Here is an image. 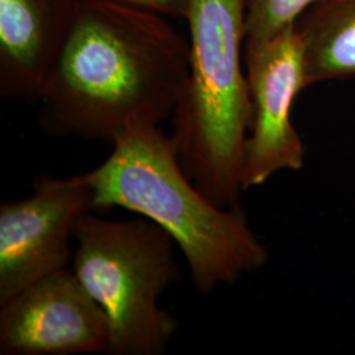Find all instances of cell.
I'll use <instances>...</instances> for the list:
<instances>
[{
  "mask_svg": "<svg viewBox=\"0 0 355 355\" xmlns=\"http://www.w3.org/2000/svg\"><path fill=\"white\" fill-rule=\"evenodd\" d=\"M166 19L80 0L38 98L44 132L112 145L133 124L171 117L187 83L190 48Z\"/></svg>",
  "mask_w": 355,
  "mask_h": 355,
  "instance_id": "6da1fadb",
  "label": "cell"
},
{
  "mask_svg": "<svg viewBox=\"0 0 355 355\" xmlns=\"http://www.w3.org/2000/svg\"><path fill=\"white\" fill-rule=\"evenodd\" d=\"M85 179L94 211L124 208L166 230L184 255L195 288L212 292L266 265L268 252L241 204L218 207L186 175L159 125L137 123Z\"/></svg>",
  "mask_w": 355,
  "mask_h": 355,
  "instance_id": "7a4b0ae2",
  "label": "cell"
},
{
  "mask_svg": "<svg viewBox=\"0 0 355 355\" xmlns=\"http://www.w3.org/2000/svg\"><path fill=\"white\" fill-rule=\"evenodd\" d=\"M190 66L170 136L191 182L218 207L240 203L252 102L242 53L245 0H190Z\"/></svg>",
  "mask_w": 355,
  "mask_h": 355,
  "instance_id": "3957f363",
  "label": "cell"
},
{
  "mask_svg": "<svg viewBox=\"0 0 355 355\" xmlns=\"http://www.w3.org/2000/svg\"><path fill=\"white\" fill-rule=\"evenodd\" d=\"M74 272L110 327L107 354H164L178 321L158 304L180 277L175 242L152 220H105L92 211L76 233Z\"/></svg>",
  "mask_w": 355,
  "mask_h": 355,
  "instance_id": "277c9868",
  "label": "cell"
},
{
  "mask_svg": "<svg viewBox=\"0 0 355 355\" xmlns=\"http://www.w3.org/2000/svg\"><path fill=\"white\" fill-rule=\"evenodd\" d=\"M245 71L252 123L245 142L243 189L304 167L305 148L292 124V105L306 89L303 40L296 23L266 38L246 40Z\"/></svg>",
  "mask_w": 355,
  "mask_h": 355,
  "instance_id": "5b68a950",
  "label": "cell"
},
{
  "mask_svg": "<svg viewBox=\"0 0 355 355\" xmlns=\"http://www.w3.org/2000/svg\"><path fill=\"white\" fill-rule=\"evenodd\" d=\"M94 212L85 175L35 179L26 198L0 204V303L66 268L83 216Z\"/></svg>",
  "mask_w": 355,
  "mask_h": 355,
  "instance_id": "8992f818",
  "label": "cell"
},
{
  "mask_svg": "<svg viewBox=\"0 0 355 355\" xmlns=\"http://www.w3.org/2000/svg\"><path fill=\"white\" fill-rule=\"evenodd\" d=\"M108 321L67 267L0 303V354L107 353Z\"/></svg>",
  "mask_w": 355,
  "mask_h": 355,
  "instance_id": "52a82bcc",
  "label": "cell"
},
{
  "mask_svg": "<svg viewBox=\"0 0 355 355\" xmlns=\"http://www.w3.org/2000/svg\"><path fill=\"white\" fill-rule=\"evenodd\" d=\"M80 0H0V98L37 103Z\"/></svg>",
  "mask_w": 355,
  "mask_h": 355,
  "instance_id": "ba28073f",
  "label": "cell"
},
{
  "mask_svg": "<svg viewBox=\"0 0 355 355\" xmlns=\"http://www.w3.org/2000/svg\"><path fill=\"white\" fill-rule=\"evenodd\" d=\"M306 87L355 76V0H318L296 23Z\"/></svg>",
  "mask_w": 355,
  "mask_h": 355,
  "instance_id": "9c48e42d",
  "label": "cell"
},
{
  "mask_svg": "<svg viewBox=\"0 0 355 355\" xmlns=\"http://www.w3.org/2000/svg\"><path fill=\"white\" fill-rule=\"evenodd\" d=\"M318 0H245L246 40L266 38L297 23Z\"/></svg>",
  "mask_w": 355,
  "mask_h": 355,
  "instance_id": "30bf717a",
  "label": "cell"
},
{
  "mask_svg": "<svg viewBox=\"0 0 355 355\" xmlns=\"http://www.w3.org/2000/svg\"><path fill=\"white\" fill-rule=\"evenodd\" d=\"M114 4L157 13L165 17L186 19L190 0H103Z\"/></svg>",
  "mask_w": 355,
  "mask_h": 355,
  "instance_id": "8fae6325",
  "label": "cell"
}]
</instances>
